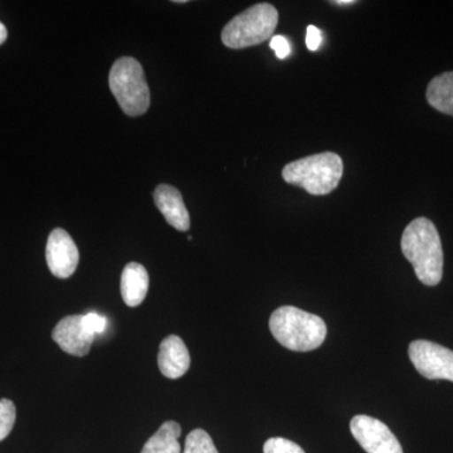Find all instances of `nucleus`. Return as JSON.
I'll return each mask as SVG.
<instances>
[{
    "label": "nucleus",
    "mask_w": 453,
    "mask_h": 453,
    "mask_svg": "<svg viewBox=\"0 0 453 453\" xmlns=\"http://www.w3.org/2000/svg\"><path fill=\"white\" fill-rule=\"evenodd\" d=\"M333 3L334 4L338 5L354 4V3H356V0H335V2Z\"/></svg>",
    "instance_id": "4be33fe9"
},
{
    "label": "nucleus",
    "mask_w": 453,
    "mask_h": 453,
    "mask_svg": "<svg viewBox=\"0 0 453 453\" xmlns=\"http://www.w3.org/2000/svg\"><path fill=\"white\" fill-rule=\"evenodd\" d=\"M426 97L434 109L453 116V73L434 77L428 83Z\"/></svg>",
    "instance_id": "ddd939ff"
},
{
    "label": "nucleus",
    "mask_w": 453,
    "mask_h": 453,
    "mask_svg": "<svg viewBox=\"0 0 453 453\" xmlns=\"http://www.w3.org/2000/svg\"><path fill=\"white\" fill-rule=\"evenodd\" d=\"M279 12L273 4L258 3L235 16L222 31V42L232 50L257 46L273 38Z\"/></svg>",
    "instance_id": "20e7f679"
},
{
    "label": "nucleus",
    "mask_w": 453,
    "mask_h": 453,
    "mask_svg": "<svg viewBox=\"0 0 453 453\" xmlns=\"http://www.w3.org/2000/svg\"><path fill=\"white\" fill-rule=\"evenodd\" d=\"M350 431L366 453H403L393 432L380 419L359 414L351 419Z\"/></svg>",
    "instance_id": "0eeeda50"
},
{
    "label": "nucleus",
    "mask_w": 453,
    "mask_h": 453,
    "mask_svg": "<svg viewBox=\"0 0 453 453\" xmlns=\"http://www.w3.org/2000/svg\"><path fill=\"white\" fill-rule=\"evenodd\" d=\"M183 453H219V449L207 432L195 429L187 436Z\"/></svg>",
    "instance_id": "2eb2a0df"
},
{
    "label": "nucleus",
    "mask_w": 453,
    "mask_h": 453,
    "mask_svg": "<svg viewBox=\"0 0 453 453\" xmlns=\"http://www.w3.org/2000/svg\"><path fill=\"white\" fill-rule=\"evenodd\" d=\"M344 174V164L338 154L310 155L288 163L282 170L286 183L305 189L311 196H326L339 186Z\"/></svg>",
    "instance_id": "7ed1b4c3"
},
{
    "label": "nucleus",
    "mask_w": 453,
    "mask_h": 453,
    "mask_svg": "<svg viewBox=\"0 0 453 453\" xmlns=\"http://www.w3.org/2000/svg\"><path fill=\"white\" fill-rule=\"evenodd\" d=\"M157 365L164 377L178 380L183 377L190 366V356L187 345L177 335H170L163 340L159 347Z\"/></svg>",
    "instance_id": "9b49d317"
},
{
    "label": "nucleus",
    "mask_w": 453,
    "mask_h": 453,
    "mask_svg": "<svg viewBox=\"0 0 453 453\" xmlns=\"http://www.w3.org/2000/svg\"><path fill=\"white\" fill-rule=\"evenodd\" d=\"M154 201L157 210L162 211L166 222L180 232H186L190 228V216L183 196L177 188L162 184L157 187L154 192Z\"/></svg>",
    "instance_id": "9d476101"
},
{
    "label": "nucleus",
    "mask_w": 453,
    "mask_h": 453,
    "mask_svg": "<svg viewBox=\"0 0 453 453\" xmlns=\"http://www.w3.org/2000/svg\"><path fill=\"white\" fill-rule=\"evenodd\" d=\"M411 362L429 380L453 381V351L428 340H416L408 348Z\"/></svg>",
    "instance_id": "423d86ee"
},
{
    "label": "nucleus",
    "mask_w": 453,
    "mask_h": 453,
    "mask_svg": "<svg viewBox=\"0 0 453 453\" xmlns=\"http://www.w3.org/2000/svg\"><path fill=\"white\" fill-rule=\"evenodd\" d=\"M47 265L50 273L58 279H68L79 266L80 253L70 234L56 228L50 234L46 247Z\"/></svg>",
    "instance_id": "6e6552de"
},
{
    "label": "nucleus",
    "mask_w": 453,
    "mask_h": 453,
    "mask_svg": "<svg viewBox=\"0 0 453 453\" xmlns=\"http://www.w3.org/2000/svg\"><path fill=\"white\" fill-rule=\"evenodd\" d=\"M7 38H8L7 28H5V26L3 25L2 22H0V44L4 43V42L7 41Z\"/></svg>",
    "instance_id": "412c9836"
},
{
    "label": "nucleus",
    "mask_w": 453,
    "mask_h": 453,
    "mask_svg": "<svg viewBox=\"0 0 453 453\" xmlns=\"http://www.w3.org/2000/svg\"><path fill=\"white\" fill-rule=\"evenodd\" d=\"M321 42H323V35L319 28L315 26H309L308 31H306V46L310 50H318L320 47Z\"/></svg>",
    "instance_id": "aec40b11"
},
{
    "label": "nucleus",
    "mask_w": 453,
    "mask_h": 453,
    "mask_svg": "<svg viewBox=\"0 0 453 453\" xmlns=\"http://www.w3.org/2000/svg\"><path fill=\"white\" fill-rule=\"evenodd\" d=\"M404 257L412 264L419 281L436 286L443 276V250L432 220L419 217L405 226L401 241Z\"/></svg>",
    "instance_id": "f257e3e1"
},
{
    "label": "nucleus",
    "mask_w": 453,
    "mask_h": 453,
    "mask_svg": "<svg viewBox=\"0 0 453 453\" xmlns=\"http://www.w3.org/2000/svg\"><path fill=\"white\" fill-rule=\"evenodd\" d=\"M264 453H305L297 443L282 437H273L266 441Z\"/></svg>",
    "instance_id": "f3484780"
},
{
    "label": "nucleus",
    "mask_w": 453,
    "mask_h": 453,
    "mask_svg": "<svg viewBox=\"0 0 453 453\" xmlns=\"http://www.w3.org/2000/svg\"><path fill=\"white\" fill-rule=\"evenodd\" d=\"M271 50H275L280 59L286 58L291 52L290 43L283 35H273L270 42Z\"/></svg>",
    "instance_id": "6ab92c4d"
},
{
    "label": "nucleus",
    "mask_w": 453,
    "mask_h": 453,
    "mask_svg": "<svg viewBox=\"0 0 453 453\" xmlns=\"http://www.w3.org/2000/svg\"><path fill=\"white\" fill-rule=\"evenodd\" d=\"M82 319L83 315L65 316L53 329L52 339L71 356H88L95 340V335L83 327Z\"/></svg>",
    "instance_id": "1a4fd4ad"
},
{
    "label": "nucleus",
    "mask_w": 453,
    "mask_h": 453,
    "mask_svg": "<svg viewBox=\"0 0 453 453\" xmlns=\"http://www.w3.org/2000/svg\"><path fill=\"white\" fill-rule=\"evenodd\" d=\"M82 324L83 327L95 336L97 334L105 332L107 326L106 319L96 314V312H89L88 315H83Z\"/></svg>",
    "instance_id": "a211bd4d"
},
{
    "label": "nucleus",
    "mask_w": 453,
    "mask_h": 453,
    "mask_svg": "<svg viewBox=\"0 0 453 453\" xmlns=\"http://www.w3.org/2000/svg\"><path fill=\"white\" fill-rule=\"evenodd\" d=\"M110 88L122 111L140 116L150 106V91L142 65L133 57H122L113 64L109 76Z\"/></svg>",
    "instance_id": "39448f33"
},
{
    "label": "nucleus",
    "mask_w": 453,
    "mask_h": 453,
    "mask_svg": "<svg viewBox=\"0 0 453 453\" xmlns=\"http://www.w3.org/2000/svg\"><path fill=\"white\" fill-rule=\"evenodd\" d=\"M16 405L11 399H0V442L11 434L16 423Z\"/></svg>",
    "instance_id": "dca6fc26"
},
{
    "label": "nucleus",
    "mask_w": 453,
    "mask_h": 453,
    "mask_svg": "<svg viewBox=\"0 0 453 453\" xmlns=\"http://www.w3.org/2000/svg\"><path fill=\"white\" fill-rule=\"evenodd\" d=\"M148 290L149 275L145 267L136 262L127 264L121 276V295L125 303L136 308L145 300Z\"/></svg>",
    "instance_id": "f8f14e48"
},
{
    "label": "nucleus",
    "mask_w": 453,
    "mask_h": 453,
    "mask_svg": "<svg viewBox=\"0 0 453 453\" xmlns=\"http://www.w3.org/2000/svg\"><path fill=\"white\" fill-rule=\"evenodd\" d=\"M180 434L181 427L179 423H163L157 434L149 438L148 442L142 447V453H181L180 443L178 441Z\"/></svg>",
    "instance_id": "4468645a"
},
{
    "label": "nucleus",
    "mask_w": 453,
    "mask_h": 453,
    "mask_svg": "<svg viewBox=\"0 0 453 453\" xmlns=\"http://www.w3.org/2000/svg\"><path fill=\"white\" fill-rule=\"evenodd\" d=\"M270 330L277 342L292 351H311L323 345L326 324L320 316L294 306H281L270 318Z\"/></svg>",
    "instance_id": "f03ea898"
}]
</instances>
